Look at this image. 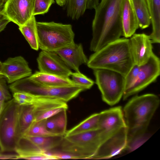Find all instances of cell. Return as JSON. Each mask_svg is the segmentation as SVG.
<instances>
[{
  "mask_svg": "<svg viewBox=\"0 0 160 160\" xmlns=\"http://www.w3.org/2000/svg\"><path fill=\"white\" fill-rule=\"evenodd\" d=\"M123 0H101L95 10L90 50L95 52L123 36L122 11Z\"/></svg>",
  "mask_w": 160,
  "mask_h": 160,
  "instance_id": "1",
  "label": "cell"
},
{
  "mask_svg": "<svg viewBox=\"0 0 160 160\" xmlns=\"http://www.w3.org/2000/svg\"><path fill=\"white\" fill-rule=\"evenodd\" d=\"M159 104L157 95L148 93L134 97L125 105L122 110L127 130V146L146 138V132Z\"/></svg>",
  "mask_w": 160,
  "mask_h": 160,
  "instance_id": "2",
  "label": "cell"
},
{
  "mask_svg": "<svg viewBox=\"0 0 160 160\" xmlns=\"http://www.w3.org/2000/svg\"><path fill=\"white\" fill-rule=\"evenodd\" d=\"M134 62L129 39L120 38L94 52L87 64L92 69L102 68L118 72L125 77Z\"/></svg>",
  "mask_w": 160,
  "mask_h": 160,
  "instance_id": "3",
  "label": "cell"
},
{
  "mask_svg": "<svg viewBox=\"0 0 160 160\" xmlns=\"http://www.w3.org/2000/svg\"><path fill=\"white\" fill-rule=\"evenodd\" d=\"M36 26L39 48L42 50L55 52L75 43L71 24L37 22Z\"/></svg>",
  "mask_w": 160,
  "mask_h": 160,
  "instance_id": "4",
  "label": "cell"
},
{
  "mask_svg": "<svg viewBox=\"0 0 160 160\" xmlns=\"http://www.w3.org/2000/svg\"><path fill=\"white\" fill-rule=\"evenodd\" d=\"M105 137L99 128L64 136L59 150L69 153L77 159H92Z\"/></svg>",
  "mask_w": 160,
  "mask_h": 160,
  "instance_id": "5",
  "label": "cell"
},
{
  "mask_svg": "<svg viewBox=\"0 0 160 160\" xmlns=\"http://www.w3.org/2000/svg\"><path fill=\"white\" fill-rule=\"evenodd\" d=\"M9 88L12 93L26 92L36 96L59 99L67 102L86 90L78 85L61 87L48 86L36 82L29 77L11 83Z\"/></svg>",
  "mask_w": 160,
  "mask_h": 160,
  "instance_id": "6",
  "label": "cell"
},
{
  "mask_svg": "<svg viewBox=\"0 0 160 160\" xmlns=\"http://www.w3.org/2000/svg\"><path fill=\"white\" fill-rule=\"evenodd\" d=\"M20 106L13 98L5 102L0 117V150L2 152L15 151L21 137L18 123Z\"/></svg>",
  "mask_w": 160,
  "mask_h": 160,
  "instance_id": "7",
  "label": "cell"
},
{
  "mask_svg": "<svg viewBox=\"0 0 160 160\" xmlns=\"http://www.w3.org/2000/svg\"><path fill=\"white\" fill-rule=\"evenodd\" d=\"M93 71L102 100L110 106L118 103L125 90V77L117 72L105 69H95Z\"/></svg>",
  "mask_w": 160,
  "mask_h": 160,
  "instance_id": "8",
  "label": "cell"
},
{
  "mask_svg": "<svg viewBox=\"0 0 160 160\" xmlns=\"http://www.w3.org/2000/svg\"><path fill=\"white\" fill-rule=\"evenodd\" d=\"M160 74V60L153 53L148 61L140 66L135 81L125 89L122 97L126 100L129 97L140 92L156 80Z\"/></svg>",
  "mask_w": 160,
  "mask_h": 160,
  "instance_id": "9",
  "label": "cell"
},
{
  "mask_svg": "<svg viewBox=\"0 0 160 160\" xmlns=\"http://www.w3.org/2000/svg\"><path fill=\"white\" fill-rule=\"evenodd\" d=\"M128 133L126 127H122L103 140L96 155L92 159L111 158L126 149Z\"/></svg>",
  "mask_w": 160,
  "mask_h": 160,
  "instance_id": "10",
  "label": "cell"
},
{
  "mask_svg": "<svg viewBox=\"0 0 160 160\" xmlns=\"http://www.w3.org/2000/svg\"><path fill=\"white\" fill-rule=\"evenodd\" d=\"M35 0H8L3 11L8 19L18 27L28 22L33 16Z\"/></svg>",
  "mask_w": 160,
  "mask_h": 160,
  "instance_id": "11",
  "label": "cell"
},
{
  "mask_svg": "<svg viewBox=\"0 0 160 160\" xmlns=\"http://www.w3.org/2000/svg\"><path fill=\"white\" fill-rule=\"evenodd\" d=\"M39 71L65 77L72 72L61 57L55 52L42 50L37 59Z\"/></svg>",
  "mask_w": 160,
  "mask_h": 160,
  "instance_id": "12",
  "label": "cell"
},
{
  "mask_svg": "<svg viewBox=\"0 0 160 160\" xmlns=\"http://www.w3.org/2000/svg\"><path fill=\"white\" fill-rule=\"evenodd\" d=\"M2 75L9 83H12L32 74L28 63L21 56L9 58L2 63Z\"/></svg>",
  "mask_w": 160,
  "mask_h": 160,
  "instance_id": "13",
  "label": "cell"
},
{
  "mask_svg": "<svg viewBox=\"0 0 160 160\" xmlns=\"http://www.w3.org/2000/svg\"><path fill=\"white\" fill-rule=\"evenodd\" d=\"M99 113L98 128L106 137L120 128L126 127L121 107L111 108Z\"/></svg>",
  "mask_w": 160,
  "mask_h": 160,
  "instance_id": "14",
  "label": "cell"
},
{
  "mask_svg": "<svg viewBox=\"0 0 160 160\" xmlns=\"http://www.w3.org/2000/svg\"><path fill=\"white\" fill-rule=\"evenodd\" d=\"M129 39L134 64L141 66L146 63L153 53L149 35L134 33Z\"/></svg>",
  "mask_w": 160,
  "mask_h": 160,
  "instance_id": "15",
  "label": "cell"
},
{
  "mask_svg": "<svg viewBox=\"0 0 160 160\" xmlns=\"http://www.w3.org/2000/svg\"><path fill=\"white\" fill-rule=\"evenodd\" d=\"M54 52L71 69L76 72H80V65L87 64L88 62V59L84 52L81 43H74Z\"/></svg>",
  "mask_w": 160,
  "mask_h": 160,
  "instance_id": "16",
  "label": "cell"
},
{
  "mask_svg": "<svg viewBox=\"0 0 160 160\" xmlns=\"http://www.w3.org/2000/svg\"><path fill=\"white\" fill-rule=\"evenodd\" d=\"M123 36L131 37L138 28V19L131 0H123L122 11Z\"/></svg>",
  "mask_w": 160,
  "mask_h": 160,
  "instance_id": "17",
  "label": "cell"
},
{
  "mask_svg": "<svg viewBox=\"0 0 160 160\" xmlns=\"http://www.w3.org/2000/svg\"><path fill=\"white\" fill-rule=\"evenodd\" d=\"M99 0H66L67 15L72 19L78 20L87 9H95Z\"/></svg>",
  "mask_w": 160,
  "mask_h": 160,
  "instance_id": "18",
  "label": "cell"
},
{
  "mask_svg": "<svg viewBox=\"0 0 160 160\" xmlns=\"http://www.w3.org/2000/svg\"><path fill=\"white\" fill-rule=\"evenodd\" d=\"M28 77L36 82L52 87H66L77 85L69 77H62L40 71H36Z\"/></svg>",
  "mask_w": 160,
  "mask_h": 160,
  "instance_id": "19",
  "label": "cell"
},
{
  "mask_svg": "<svg viewBox=\"0 0 160 160\" xmlns=\"http://www.w3.org/2000/svg\"><path fill=\"white\" fill-rule=\"evenodd\" d=\"M22 136L27 139L34 149L37 151L43 152L53 149L58 147L64 137L62 136Z\"/></svg>",
  "mask_w": 160,
  "mask_h": 160,
  "instance_id": "20",
  "label": "cell"
},
{
  "mask_svg": "<svg viewBox=\"0 0 160 160\" xmlns=\"http://www.w3.org/2000/svg\"><path fill=\"white\" fill-rule=\"evenodd\" d=\"M35 118V107L33 105H20L18 117L19 132L22 137L28 130Z\"/></svg>",
  "mask_w": 160,
  "mask_h": 160,
  "instance_id": "21",
  "label": "cell"
},
{
  "mask_svg": "<svg viewBox=\"0 0 160 160\" xmlns=\"http://www.w3.org/2000/svg\"><path fill=\"white\" fill-rule=\"evenodd\" d=\"M67 109H64L46 120V126L50 132L58 135L64 136L66 132Z\"/></svg>",
  "mask_w": 160,
  "mask_h": 160,
  "instance_id": "22",
  "label": "cell"
},
{
  "mask_svg": "<svg viewBox=\"0 0 160 160\" xmlns=\"http://www.w3.org/2000/svg\"><path fill=\"white\" fill-rule=\"evenodd\" d=\"M36 22L35 17L33 16L24 25L18 27V28L31 48L37 51L39 48Z\"/></svg>",
  "mask_w": 160,
  "mask_h": 160,
  "instance_id": "23",
  "label": "cell"
},
{
  "mask_svg": "<svg viewBox=\"0 0 160 160\" xmlns=\"http://www.w3.org/2000/svg\"><path fill=\"white\" fill-rule=\"evenodd\" d=\"M137 16L139 27L148 28L151 23V18L146 0H131Z\"/></svg>",
  "mask_w": 160,
  "mask_h": 160,
  "instance_id": "24",
  "label": "cell"
},
{
  "mask_svg": "<svg viewBox=\"0 0 160 160\" xmlns=\"http://www.w3.org/2000/svg\"><path fill=\"white\" fill-rule=\"evenodd\" d=\"M100 113L90 115L70 130L67 131L64 136H67L98 128Z\"/></svg>",
  "mask_w": 160,
  "mask_h": 160,
  "instance_id": "25",
  "label": "cell"
},
{
  "mask_svg": "<svg viewBox=\"0 0 160 160\" xmlns=\"http://www.w3.org/2000/svg\"><path fill=\"white\" fill-rule=\"evenodd\" d=\"M46 120L34 121L23 136L40 137L59 136L47 129L46 126Z\"/></svg>",
  "mask_w": 160,
  "mask_h": 160,
  "instance_id": "26",
  "label": "cell"
},
{
  "mask_svg": "<svg viewBox=\"0 0 160 160\" xmlns=\"http://www.w3.org/2000/svg\"><path fill=\"white\" fill-rule=\"evenodd\" d=\"M13 98L20 105H34L36 100V95L24 92H16L13 93Z\"/></svg>",
  "mask_w": 160,
  "mask_h": 160,
  "instance_id": "27",
  "label": "cell"
},
{
  "mask_svg": "<svg viewBox=\"0 0 160 160\" xmlns=\"http://www.w3.org/2000/svg\"><path fill=\"white\" fill-rule=\"evenodd\" d=\"M71 76L75 84L84 88L86 90L90 89L94 83L93 81L80 72H72Z\"/></svg>",
  "mask_w": 160,
  "mask_h": 160,
  "instance_id": "28",
  "label": "cell"
},
{
  "mask_svg": "<svg viewBox=\"0 0 160 160\" xmlns=\"http://www.w3.org/2000/svg\"><path fill=\"white\" fill-rule=\"evenodd\" d=\"M54 2V0H35L33 15L47 13Z\"/></svg>",
  "mask_w": 160,
  "mask_h": 160,
  "instance_id": "29",
  "label": "cell"
},
{
  "mask_svg": "<svg viewBox=\"0 0 160 160\" xmlns=\"http://www.w3.org/2000/svg\"><path fill=\"white\" fill-rule=\"evenodd\" d=\"M6 80L4 76H0V101L6 102L12 99Z\"/></svg>",
  "mask_w": 160,
  "mask_h": 160,
  "instance_id": "30",
  "label": "cell"
},
{
  "mask_svg": "<svg viewBox=\"0 0 160 160\" xmlns=\"http://www.w3.org/2000/svg\"><path fill=\"white\" fill-rule=\"evenodd\" d=\"M140 68V66L134 64L125 77V89L130 86L135 81Z\"/></svg>",
  "mask_w": 160,
  "mask_h": 160,
  "instance_id": "31",
  "label": "cell"
},
{
  "mask_svg": "<svg viewBox=\"0 0 160 160\" xmlns=\"http://www.w3.org/2000/svg\"><path fill=\"white\" fill-rule=\"evenodd\" d=\"M47 155L52 157L54 159H77L73 155L60 150H51L44 152Z\"/></svg>",
  "mask_w": 160,
  "mask_h": 160,
  "instance_id": "32",
  "label": "cell"
},
{
  "mask_svg": "<svg viewBox=\"0 0 160 160\" xmlns=\"http://www.w3.org/2000/svg\"><path fill=\"white\" fill-rule=\"evenodd\" d=\"M64 109L67 110V109L63 107H60L50 109L36 117L34 121H38L47 119L54 116Z\"/></svg>",
  "mask_w": 160,
  "mask_h": 160,
  "instance_id": "33",
  "label": "cell"
},
{
  "mask_svg": "<svg viewBox=\"0 0 160 160\" xmlns=\"http://www.w3.org/2000/svg\"><path fill=\"white\" fill-rule=\"evenodd\" d=\"M0 150V159H17L18 155L16 154H7L3 153Z\"/></svg>",
  "mask_w": 160,
  "mask_h": 160,
  "instance_id": "34",
  "label": "cell"
},
{
  "mask_svg": "<svg viewBox=\"0 0 160 160\" xmlns=\"http://www.w3.org/2000/svg\"><path fill=\"white\" fill-rule=\"evenodd\" d=\"M10 22V21L8 19H5L0 22V32L5 29L7 24Z\"/></svg>",
  "mask_w": 160,
  "mask_h": 160,
  "instance_id": "35",
  "label": "cell"
},
{
  "mask_svg": "<svg viewBox=\"0 0 160 160\" xmlns=\"http://www.w3.org/2000/svg\"><path fill=\"white\" fill-rule=\"evenodd\" d=\"M56 3L60 6L65 5L66 0H55Z\"/></svg>",
  "mask_w": 160,
  "mask_h": 160,
  "instance_id": "36",
  "label": "cell"
},
{
  "mask_svg": "<svg viewBox=\"0 0 160 160\" xmlns=\"http://www.w3.org/2000/svg\"><path fill=\"white\" fill-rule=\"evenodd\" d=\"M6 19H8V18L5 15L3 10V11L0 12V22Z\"/></svg>",
  "mask_w": 160,
  "mask_h": 160,
  "instance_id": "37",
  "label": "cell"
},
{
  "mask_svg": "<svg viewBox=\"0 0 160 160\" xmlns=\"http://www.w3.org/2000/svg\"><path fill=\"white\" fill-rule=\"evenodd\" d=\"M5 102L0 101V117L3 109Z\"/></svg>",
  "mask_w": 160,
  "mask_h": 160,
  "instance_id": "38",
  "label": "cell"
},
{
  "mask_svg": "<svg viewBox=\"0 0 160 160\" xmlns=\"http://www.w3.org/2000/svg\"><path fill=\"white\" fill-rule=\"evenodd\" d=\"M5 3L2 0H0V12L3 11Z\"/></svg>",
  "mask_w": 160,
  "mask_h": 160,
  "instance_id": "39",
  "label": "cell"
},
{
  "mask_svg": "<svg viewBox=\"0 0 160 160\" xmlns=\"http://www.w3.org/2000/svg\"><path fill=\"white\" fill-rule=\"evenodd\" d=\"M2 62L0 61V76L2 75Z\"/></svg>",
  "mask_w": 160,
  "mask_h": 160,
  "instance_id": "40",
  "label": "cell"
},
{
  "mask_svg": "<svg viewBox=\"0 0 160 160\" xmlns=\"http://www.w3.org/2000/svg\"><path fill=\"white\" fill-rule=\"evenodd\" d=\"M2 0L5 3H6V2L8 0Z\"/></svg>",
  "mask_w": 160,
  "mask_h": 160,
  "instance_id": "41",
  "label": "cell"
}]
</instances>
